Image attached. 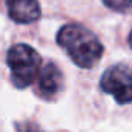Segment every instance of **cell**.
<instances>
[{"mask_svg": "<svg viewBox=\"0 0 132 132\" xmlns=\"http://www.w3.org/2000/svg\"><path fill=\"white\" fill-rule=\"evenodd\" d=\"M6 62L11 69V80L15 88L25 89L31 86L42 72V57L32 46L17 43L9 48Z\"/></svg>", "mask_w": 132, "mask_h": 132, "instance_id": "obj_2", "label": "cell"}, {"mask_svg": "<svg viewBox=\"0 0 132 132\" xmlns=\"http://www.w3.org/2000/svg\"><path fill=\"white\" fill-rule=\"evenodd\" d=\"M15 131L17 132H45L42 128H38L35 123H28V121H25V123H15Z\"/></svg>", "mask_w": 132, "mask_h": 132, "instance_id": "obj_7", "label": "cell"}, {"mask_svg": "<svg viewBox=\"0 0 132 132\" xmlns=\"http://www.w3.org/2000/svg\"><path fill=\"white\" fill-rule=\"evenodd\" d=\"M57 43L75 65L86 69L97 65L103 54V45L97 35L77 23L65 25L57 34Z\"/></svg>", "mask_w": 132, "mask_h": 132, "instance_id": "obj_1", "label": "cell"}, {"mask_svg": "<svg viewBox=\"0 0 132 132\" xmlns=\"http://www.w3.org/2000/svg\"><path fill=\"white\" fill-rule=\"evenodd\" d=\"M129 45H131V48H132V31H131V34H129Z\"/></svg>", "mask_w": 132, "mask_h": 132, "instance_id": "obj_8", "label": "cell"}, {"mask_svg": "<svg viewBox=\"0 0 132 132\" xmlns=\"http://www.w3.org/2000/svg\"><path fill=\"white\" fill-rule=\"evenodd\" d=\"M103 3L117 11V12H129L132 11V0H103Z\"/></svg>", "mask_w": 132, "mask_h": 132, "instance_id": "obj_6", "label": "cell"}, {"mask_svg": "<svg viewBox=\"0 0 132 132\" xmlns=\"http://www.w3.org/2000/svg\"><path fill=\"white\" fill-rule=\"evenodd\" d=\"M8 14L17 23H32L40 17L37 0H6Z\"/></svg>", "mask_w": 132, "mask_h": 132, "instance_id": "obj_5", "label": "cell"}, {"mask_svg": "<svg viewBox=\"0 0 132 132\" xmlns=\"http://www.w3.org/2000/svg\"><path fill=\"white\" fill-rule=\"evenodd\" d=\"M38 94L45 100L55 98L63 89V74L54 63H48L38 75Z\"/></svg>", "mask_w": 132, "mask_h": 132, "instance_id": "obj_4", "label": "cell"}, {"mask_svg": "<svg viewBox=\"0 0 132 132\" xmlns=\"http://www.w3.org/2000/svg\"><path fill=\"white\" fill-rule=\"evenodd\" d=\"M100 89L106 94H111L120 104L132 103L131 68H128L126 65L109 66L100 78Z\"/></svg>", "mask_w": 132, "mask_h": 132, "instance_id": "obj_3", "label": "cell"}]
</instances>
